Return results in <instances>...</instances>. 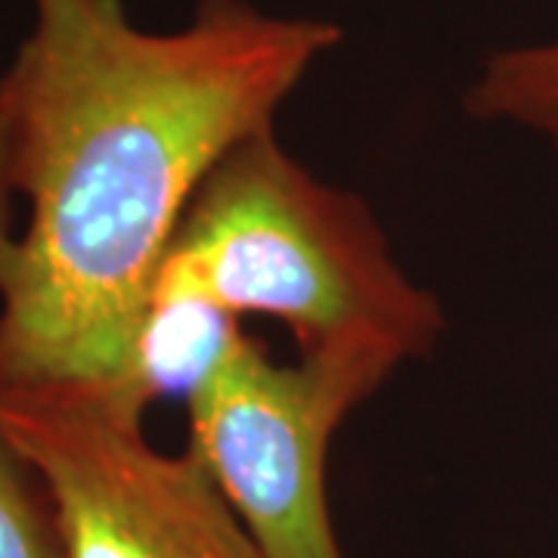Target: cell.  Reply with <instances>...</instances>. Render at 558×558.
Returning <instances> with one entry per match:
<instances>
[{
  "label": "cell",
  "mask_w": 558,
  "mask_h": 558,
  "mask_svg": "<svg viewBox=\"0 0 558 558\" xmlns=\"http://www.w3.org/2000/svg\"><path fill=\"white\" fill-rule=\"evenodd\" d=\"M0 558H65L53 502L35 465L0 432Z\"/></svg>",
  "instance_id": "cell-6"
},
{
  "label": "cell",
  "mask_w": 558,
  "mask_h": 558,
  "mask_svg": "<svg viewBox=\"0 0 558 558\" xmlns=\"http://www.w3.org/2000/svg\"><path fill=\"white\" fill-rule=\"evenodd\" d=\"M403 360L344 344L274 363L236 332L186 395L190 453L205 465L267 558H341L326 459L341 422Z\"/></svg>",
  "instance_id": "cell-3"
},
{
  "label": "cell",
  "mask_w": 558,
  "mask_h": 558,
  "mask_svg": "<svg viewBox=\"0 0 558 558\" xmlns=\"http://www.w3.org/2000/svg\"><path fill=\"white\" fill-rule=\"evenodd\" d=\"M341 38L336 22L252 0H196L171 32L121 0H32L0 72L28 202L0 260V398L106 388L137 407L140 339L186 205L240 140L277 128Z\"/></svg>",
  "instance_id": "cell-1"
},
{
  "label": "cell",
  "mask_w": 558,
  "mask_h": 558,
  "mask_svg": "<svg viewBox=\"0 0 558 558\" xmlns=\"http://www.w3.org/2000/svg\"><path fill=\"white\" fill-rule=\"evenodd\" d=\"M0 432L44 481L65 558H267L199 459L153 447L116 391L7 395Z\"/></svg>",
  "instance_id": "cell-4"
},
{
  "label": "cell",
  "mask_w": 558,
  "mask_h": 558,
  "mask_svg": "<svg viewBox=\"0 0 558 558\" xmlns=\"http://www.w3.org/2000/svg\"><path fill=\"white\" fill-rule=\"evenodd\" d=\"M168 311L258 314L279 319L299 354L376 344L403 363L432 354L447 326L369 205L314 178L277 128L240 140L186 205L149 299V314Z\"/></svg>",
  "instance_id": "cell-2"
},
{
  "label": "cell",
  "mask_w": 558,
  "mask_h": 558,
  "mask_svg": "<svg viewBox=\"0 0 558 558\" xmlns=\"http://www.w3.org/2000/svg\"><path fill=\"white\" fill-rule=\"evenodd\" d=\"M13 168H10V124H7V106L0 90V260L7 258L10 245L16 240V223H13Z\"/></svg>",
  "instance_id": "cell-7"
},
{
  "label": "cell",
  "mask_w": 558,
  "mask_h": 558,
  "mask_svg": "<svg viewBox=\"0 0 558 558\" xmlns=\"http://www.w3.org/2000/svg\"><path fill=\"white\" fill-rule=\"evenodd\" d=\"M465 116L512 124L546 140L558 156V35L499 47L462 90Z\"/></svg>",
  "instance_id": "cell-5"
}]
</instances>
